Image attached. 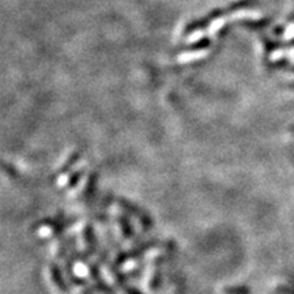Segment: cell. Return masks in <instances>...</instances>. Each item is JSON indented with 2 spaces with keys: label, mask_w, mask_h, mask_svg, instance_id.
<instances>
[{
  "label": "cell",
  "mask_w": 294,
  "mask_h": 294,
  "mask_svg": "<svg viewBox=\"0 0 294 294\" xmlns=\"http://www.w3.org/2000/svg\"><path fill=\"white\" fill-rule=\"evenodd\" d=\"M79 221V218L76 217V215H70V217H66V218L61 221L60 223H57L56 226H53L51 229V233H49L47 237H45V241H51V240H55L60 236H63L66 232L72 226V225H75L76 222Z\"/></svg>",
  "instance_id": "obj_7"
},
{
  "label": "cell",
  "mask_w": 294,
  "mask_h": 294,
  "mask_svg": "<svg viewBox=\"0 0 294 294\" xmlns=\"http://www.w3.org/2000/svg\"><path fill=\"white\" fill-rule=\"evenodd\" d=\"M115 222L116 225L119 226L120 233L123 236V239L125 240H134L136 237V230L134 223H132V219L130 218V215H127L125 213H121V214L115 215Z\"/></svg>",
  "instance_id": "obj_5"
},
{
  "label": "cell",
  "mask_w": 294,
  "mask_h": 294,
  "mask_svg": "<svg viewBox=\"0 0 294 294\" xmlns=\"http://www.w3.org/2000/svg\"><path fill=\"white\" fill-rule=\"evenodd\" d=\"M116 204L119 206V208L127 215L135 218L138 222L140 223V226L143 227V232H150L154 227V218L151 217V214L147 210H144L143 207L139 206L138 203L132 202L130 199L124 198V196H119L116 199Z\"/></svg>",
  "instance_id": "obj_1"
},
{
  "label": "cell",
  "mask_w": 294,
  "mask_h": 294,
  "mask_svg": "<svg viewBox=\"0 0 294 294\" xmlns=\"http://www.w3.org/2000/svg\"><path fill=\"white\" fill-rule=\"evenodd\" d=\"M82 241H83L86 248L94 250V252H97V255H98L101 248H99L98 239H97V232L92 222L85 223L83 227H82Z\"/></svg>",
  "instance_id": "obj_6"
},
{
  "label": "cell",
  "mask_w": 294,
  "mask_h": 294,
  "mask_svg": "<svg viewBox=\"0 0 294 294\" xmlns=\"http://www.w3.org/2000/svg\"><path fill=\"white\" fill-rule=\"evenodd\" d=\"M90 219H93V221H96V222L98 223H102V225H107V223L111 222V215L105 213L103 210L96 211V213H93V214L90 215Z\"/></svg>",
  "instance_id": "obj_20"
},
{
  "label": "cell",
  "mask_w": 294,
  "mask_h": 294,
  "mask_svg": "<svg viewBox=\"0 0 294 294\" xmlns=\"http://www.w3.org/2000/svg\"><path fill=\"white\" fill-rule=\"evenodd\" d=\"M286 278H287V283H290V285H293L294 286V274H287Z\"/></svg>",
  "instance_id": "obj_24"
},
{
  "label": "cell",
  "mask_w": 294,
  "mask_h": 294,
  "mask_svg": "<svg viewBox=\"0 0 294 294\" xmlns=\"http://www.w3.org/2000/svg\"><path fill=\"white\" fill-rule=\"evenodd\" d=\"M80 158H82L80 151H75V153H72V154L67 158V161H66V162H64L63 165H61V166H60L59 169L55 172V175L52 176V179H51L52 181H53V180H59L60 177H63V176L70 175L72 169L78 165Z\"/></svg>",
  "instance_id": "obj_9"
},
{
  "label": "cell",
  "mask_w": 294,
  "mask_h": 294,
  "mask_svg": "<svg viewBox=\"0 0 294 294\" xmlns=\"http://www.w3.org/2000/svg\"><path fill=\"white\" fill-rule=\"evenodd\" d=\"M3 172H4V175L7 176L8 179H11V180L19 179V176H20L19 172L16 171V167L12 166L11 163L3 162Z\"/></svg>",
  "instance_id": "obj_21"
},
{
  "label": "cell",
  "mask_w": 294,
  "mask_h": 294,
  "mask_svg": "<svg viewBox=\"0 0 294 294\" xmlns=\"http://www.w3.org/2000/svg\"><path fill=\"white\" fill-rule=\"evenodd\" d=\"M109 259H111V248L109 246H105V248H101L97 255V263L99 266H109Z\"/></svg>",
  "instance_id": "obj_18"
},
{
  "label": "cell",
  "mask_w": 294,
  "mask_h": 294,
  "mask_svg": "<svg viewBox=\"0 0 294 294\" xmlns=\"http://www.w3.org/2000/svg\"><path fill=\"white\" fill-rule=\"evenodd\" d=\"M76 243H78L76 235H70L67 236L66 239L59 240V244H57V252H56V259H57V260H64L68 255L71 254L72 250L76 249Z\"/></svg>",
  "instance_id": "obj_8"
},
{
  "label": "cell",
  "mask_w": 294,
  "mask_h": 294,
  "mask_svg": "<svg viewBox=\"0 0 294 294\" xmlns=\"http://www.w3.org/2000/svg\"><path fill=\"white\" fill-rule=\"evenodd\" d=\"M85 173H86V169H85V167H80L78 171L70 173V175L67 176L66 183H64L63 185V191L68 192L72 191V190H75V188L79 185L80 181H82V179H83Z\"/></svg>",
  "instance_id": "obj_12"
},
{
  "label": "cell",
  "mask_w": 294,
  "mask_h": 294,
  "mask_svg": "<svg viewBox=\"0 0 294 294\" xmlns=\"http://www.w3.org/2000/svg\"><path fill=\"white\" fill-rule=\"evenodd\" d=\"M124 294H144L143 291L140 290L138 286H134V285H128L123 289Z\"/></svg>",
  "instance_id": "obj_23"
},
{
  "label": "cell",
  "mask_w": 294,
  "mask_h": 294,
  "mask_svg": "<svg viewBox=\"0 0 294 294\" xmlns=\"http://www.w3.org/2000/svg\"><path fill=\"white\" fill-rule=\"evenodd\" d=\"M98 181H99V175L98 172H90L86 177L85 185L82 188V191L79 194V200L80 202H92L94 196L97 194V188H98Z\"/></svg>",
  "instance_id": "obj_4"
},
{
  "label": "cell",
  "mask_w": 294,
  "mask_h": 294,
  "mask_svg": "<svg viewBox=\"0 0 294 294\" xmlns=\"http://www.w3.org/2000/svg\"><path fill=\"white\" fill-rule=\"evenodd\" d=\"M163 279H165L163 268H154L153 272H151L147 286L151 291H158L163 286Z\"/></svg>",
  "instance_id": "obj_13"
},
{
  "label": "cell",
  "mask_w": 294,
  "mask_h": 294,
  "mask_svg": "<svg viewBox=\"0 0 294 294\" xmlns=\"http://www.w3.org/2000/svg\"><path fill=\"white\" fill-rule=\"evenodd\" d=\"M94 286H96L97 291L101 294H115V289L103 278H99L97 279V281H94Z\"/></svg>",
  "instance_id": "obj_16"
},
{
  "label": "cell",
  "mask_w": 294,
  "mask_h": 294,
  "mask_svg": "<svg viewBox=\"0 0 294 294\" xmlns=\"http://www.w3.org/2000/svg\"><path fill=\"white\" fill-rule=\"evenodd\" d=\"M66 217H67V215L59 213V214H56V215H51V217L41 218L33 223L32 226H30V230L34 232V230H40V229H44V227H53V226H56L57 223L61 222Z\"/></svg>",
  "instance_id": "obj_10"
},
{
  "label": "cell",
  "mask_w": 294,
  "mask_h": 294,
  "mask_svg": "<svg viewBox=\"0 0 294 294\" xmlns=\"http://www.w3.org/2000/svg\"><path fill=\"white\" fill-rule=\"evenodd\" d=\"M162 252L165 255H166L167 258L171 259V260H173L176 256V254H177V243H176L175 240H166L165 243L162 244Z\"/></svg>",
  "instance_id": "obj_14"
},
{
  "label": "cell",
  "mask_w": 294,
  "mask_h": 294,
  "mask_svg": "<svg viewBox=\"0 0 294 294\" xmlns=\"http://www.w3.org/2000/svg\"><path fill=\"white\" fill-rule=\"evenodd\" d=\"M146 267H147L146 263H142V264H139V266L134 267V268H131L130 271H127L128 275H130V278H131V281H138V279L142 278V277L144 275V271H146Z\"/></svg>",
  "instance_id": "obj_19"
},
{
  "label": "cell",
  "mask_w": 294,
  "mask_h": 294,
  "mask_svg": "<svg viewBox=\"0 0 294 294\" xmlns=\"http://www.w3.org/2000/svg\"><path fill=\"white\" fill-rule=\"evenodd\" d=\"M223 294H252V289L246 285H232L223 289Z\"/></svg>",
  "instance_id": "obj_15"
},
{
  "label": "cell",
  "mask_w": 294,
  "mask_h": 294,
  "mask_svg": "<svg viewBox=\"0 0 294 294\" xmlns=\"http://www.w3.org/2000/svg\"><path fill=\"white\" fill-rule=\"evenodd\" d=\"M116 199L117 198H115V195L112 192H105L102 196H99V208L101 210H108L113 203H116Z\"/></svg>",
  "instance_id": "obj_17"
},
{
  "label": "cell",
  "mask_w": 294,
  "mask_h": 294,
  "mask_svg": "<svg viewBox=\"0 0 294 294\" xmlns=\"http://www.w3.org/2000/svg\"><path fill=\"white\" fill-rule=\"evenodd\" d=\"M274 294H294V286L293 285H278V286L274 289Z\"/></svg>",
  "instance_id": "obj_22"
},
{
  "label": "cell",
  "mask_w": 294,
  "mask_h": 294,
  "mask_svg": "<svg viewBox=\"0 0 294 294\" xmlns=\"http://www.w3.org/2000/svg\"><path fill=\"white\" fill-rule=\"evenodd\" d=\"M108 270H109V272H111L112 278H113V282H115L116 286L121 287V289L128 286V282L131 281L128 272H124V271H121L120 267H115V266H112V264L108 266Z\"/></svg>",
  "instance_id": "obj_11"
},
{
  "label": "cell",
  "mask_w": 294,
  "mask_h": 294,
  "mask_svg": "<svg viewBox=\"0 0 294 294\" xmlns=\"http://www.w3.org/2000/svg\"><path fill=\"white\" fill-rule=\"evenodd\" d=\"M159 245H161V240L158 237H150V239L135 241V244L130 249H127L130 260H139V259L143 258L149 250L154 249V248Z\"/></svg>",
  "instance_id": "obj_3"
},
{
  "label": "cell",
  "mask_w": 294,
  "mask_h": 294,
  "mask_svg": "<svg viewBox=\"0 0 294 294\" xmlns=\"http://www.w3.org/2000/svg\"><path fill=\"white\" fill-rule=\"evenodd\" d=\"M49 277L53 283V286L57 289L61 294H70L71 291V285L68 282L67 275L64 274V270L59 266L57 262H52L49 264Z\"/></svg>",
  "instance_id": "obj_2"
}]
</instances>
